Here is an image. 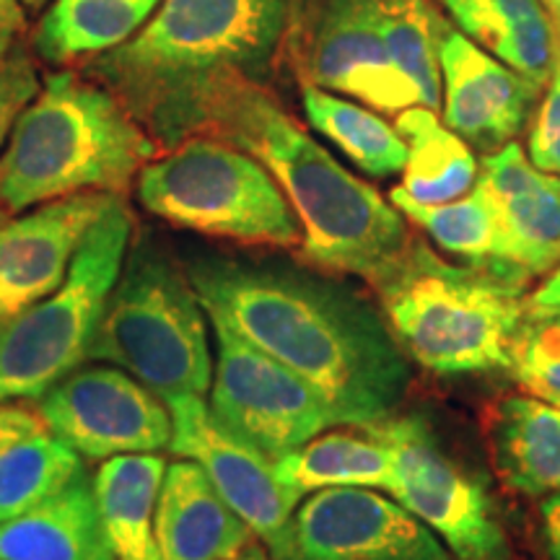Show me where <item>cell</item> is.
<instances>
[{"label": "cell", "instance_id": "obj_1", "mask_svg": "<svg viewBox=\"0 0 560 560\" xmlns=\"http://www.w3.org/2000/svg\"><path fill=\"white\" fill-rule=\"evenodd\" d=\"M190 280L210 319L301 376L338 425L382 423L408 395L410 363L387 322L330 280L208 260Z\"/></svg>", "mask_w": 560, "mask_h": 560}, {"label": "cell", "instance_id": "obj_2", "mask_svg": "<svg viewBox=\"0 0 560 560\" xmlns=\"http://www.w3.org/2000/svg\"><path fill=\"white\" fill-rule=\"evenodd\" d=\"M192 136L226 140L268 166L304 229L299 255L314 268L371 280L410 240L395 206L319 145L262 83L231 79L195 96L164 145Z\"/></svg>", "mask_w": 560, "mask_h": 560}, {"label": "cell", "instance_id": "obj_3", "mask_svg": "<svg viewBox=\"0 0 560 560\" xmlns=\"http://www.w3.org/2000/svg\"><path fill=\"white\" fill-rule=\"evenodd\" d=\"M296 0H161L136 37L83 62L156 143L202 91L262 83L285 52ZM265 86V83H262Z\"/></svg>", "mask_w": 560, "mask_h": 560}, {"label": "cell", "instance_id": "obj_4", "mask_svg": "<svg viewBox=\"0 0 560 560\" xmlns=\"http://www.w3.org/2000/svg\"><path fill=\"white\" fill-rule=\"evenodd\" d=\"M156 140L107 86L55 70L0 153V210L21 213L79 192L122 195Z\"/></svg>", "mask_w": 560, "mask_h": 560}, {"label": "cell", "instance_id": "obj_5", "mask_svg": "<svg viewBox=\"0 0 560 560\" xmlns=\"http://www.w3.org/2000/svg\"><path fill=\"white\" fill-rule=\"evenodd\" d=\"M405 355L433 374L511 366V342L529 301L522 280L478 265H454L410 236L369 280Z\"/></svg>", "mask_w": 560, "mask_h": 560}, {"label": "cell", "instance_id": "obj_6", "mask_svg": "<svg viewBox=\"0 0 560 560\" xmlns=\"http://www.w3.org/2000/svg\"><path fill=\"white\" fill-rule=\"evenodd\" d=\"M206 317L190 276L156 244L132 236L89 359L128 371L164 402L202 397L213 382Z\"/></svg>", "mask_w": 560, "mask_h": 560}, {"label": "cell", "instance_id": "obj_7", "mask_svg": "<svg viewBox=\"0 0 560 560\" xmlns=\"http://www.w3.org/2000/svg\"><path fill=\"white\" fill-rule=\"evenodd\" d=\"M138 202L172 226L244 244L301 249L304 229L260 159L213 136L153 156L136 177Z\"/></svg>", "mask_w": 560, "mask_h": 560}, {"label": "cell", "instance_id": "obj_8", "mask_svg": "<svg viewBox=\"0 0 560 560\" xmlns=\"http://www.w3.org/2000/svg\"><path fill=\"white\" fill-rule=\"evenodd\" d=\"M132 229L130 208L117 195L89 229L58 289L0 319V402L39 400L52 384L89 361Z\"/></svg>", "mask_w": 560, "mask_h": 560}, {"label": "cell", "instance_id": "obj_9", "mask_svg": "<svg viewBox=\"0 0 560 560\" xmlns=\"http://www.w3.org/2000/svg\"><path fill=\"white\" fill-rule=\"evenodd\" d=\"M361 431L380 436L395 457L387 495L423 522L457 560L514 558L488 488L446 454L423 418L392 416Z\"/></svg>", "mask_w": 560, "mask_h": 560}, {"label": "cell", "instance_id": "obj_10", "mask_svg": "<svg viewBox=\"0 0 560 560\" xmlns=\"http://www.w3.org/2000/svg\"><path fill=\"white\" fill-rule=\"evenodd\" d=\"M285 50L301 86L335 91L382 115L420 107L384 45L380 0H296Z\"/></svg>", "mask_w": 560, "mask_h": 560}, {"label": "cell", "instance_id": "obj_11", "mask_svg": "<svg viewBox=\"0 0 560 560\" xmlns=\"http://www.w3.org/2000/svg\"><path fill=\"white\" fill-rule=\"evenodd\" d=\"M210 325L215 369L208 408L229 431L278 462L338 425L325 400L301 376L249 346L223 322L210 319Z\"/></svg>", "mask_w": 560, "mask_h": 560}, {"label": "cell", "instance_id": "obj_12", "mask_svg": "<svg viewBox=\"0 0 560 560\" xmlns=\"http://www.w3.org/2000/svg\"><path fill=\"white\" fill-rule=\"evenodd\" d=\"M37 410L62 444L79 457L164 452L172 416L159 395L117 366H79L37 400Z\"/></svg>", "mask_w": 560, "mask_h": 560}, {"label": "cell", "instance_id": "obj_13", "mask_svg": "<svg viewBox=\"0 0 560 560\" xmlns=\"http://www.w3.org/2000/svg\"><path fill=\"white\" fill-rule=\"evenodd\" d=\"M276 560H457L408 509L374 488H322L291 516Z\"/></svg>", "mask_w": 560, "mask_h": 560}, {"label": "cell", "instance_id": "obj_14", "mask_svg": "<svg viewBox=\"0 0 560 560\" xmlns=\"http://www.w3.org/2000/svg\"><path fill=\"white\" fill-rule=\"evenodd\" d=\"M166 408L172 416L170 450L174 457L198 462L221 499L276 558L289 537L293 511L304 499L285 488L272 470V462L229 431L202 397H172Z\"/></svg>", "mask_w": 560, "mask_h": 560}, {"label": "cell", "instance_id": "obj_15", "mask_svg": "<svg viewBox=\"0 0 560 560\" xmlns=\"http://www.w3.org/2000/svg\"><path fill=\"white\" fill-rule=\"evenodd\" d=\"M115 198L79 192L21 213L0 210V317H13L58 289L89 229Z\"/></svg>", "mask_w": 560, "mask_h": 560}, {"label": "cell", "instance_id": "obj_16", "mask_svg": "<svg viewBox=\"0 0 560 560\" xmlns=\"http://www.w3.org/2000/svg\"><path fill=\"white\" fill-rule=\"evenodd\" d=\"M439 66L444 125L470 149L493 153L527 128L542 89L459 30L441 39Z\"/></svg>", "mask_w": 560, "mask_h": 560}, {"label": "cell", "instance_id": "obj_17", "mask_svg": "<svg viewBox=\"0 0 560 560\" xmlns=\"http://www.w3.org/2000/svg\"><path fill=\"white\" fill-rule=\"evenodd\" d=\"M478 185L499 221V262L529 280L560 265V177L540 172L516 140L486 153Z\"/></svg>", "mask_w": 560, "mask_h": 560}, {"label": "cell", "instance_id": "obj_18", "mask_svg": "<svg viewBox=\"0 0 560 560\" xmlns=\"http://www.w3.org/2000/svg\"><path fill=\"white\" fill-rule=\"evenodd\" d=\"M153 532L159 560H229L257 542L192 459L166 465Z\"/></svg>", "mask_w": 560, "mask_h": 560}, {"label": "cell", "instance_id": "obj_19", "mask_svg": "<svg viewBox=\"0 0 560 560\" xmlns=\"http://www.w3.org/2000/svg\"><path fill=\"white\" fill-rule=\"evenodd\" d=\"M0 560H117L86 467L47 501L0 522Z\"/></svg>", "mask_w": 560, "mask_h": 560}, {"label": "cell", "instance_id": "obj_20", "mask_svg": "<svg viewBox=\"0 0 560 560\" xmlns=\"http://www.w3.org/2000/svg\"><path fill=\"white\" fill-rule=\"evenodd\" d=\"M457 30L535 86H548L558 24L545 0H439Z\"/></svg>", "mask_w": 560, "mask_h": 560}, {"label": "cell", "instance_id": "obj_21", "mask_svg": "<svg viewBox=\"0 0 560 560\" xmlns=\"http://www.w3.org/2000/svg\"><path fill=\"white\" fill-rule=\"evenodd\" d=\"M490 459L503 486L524 495L560 490V408L540 397L511 395L486 420Z\"/></svg>", "mask_w": 560, "mask_h": 560}, {"label": "cell", "instance_id": "obj_22", "mask_svg": "<svg viewBox=\"0 0 560 560\" xmlns=\"http://www.w3.org/2000/svg\"><path fill=\"white\" fill-rule=\"evenodd\" d=\"M166 459L161 452L120 454L96 470L94 495L117 560H159L156 506Z\"/></svg>", "mask_w": 560, "mask_h": 560}, {"label": "cell", "instance_id": "obj_23", "mask_svg": "<svg viewBox=\"0 0 560 560\" xmlns=\"http://www.w3.org/2000/svg\"><path fill=\"white\" fill-rule=\"evenodd\" d=\"M161 0H52L39 19L32 50L50 66L86 62L143 30Z\"/></svg>", "mask_w": 560, "mask_h": 560}, {"label": "cell", "instance_id": "obj_24", "mask_svg": "<svg viewBox=\"0 0 560 560\" xmlns=\"http://www.w3.org/2000/svg\"><path fill=\"white\" fill-rule=\"evenodd\" d=\"M397 130L408 143L402 182L389 195L418 206H444L465 198L478 185L480 166L470 145L439 120L429 107L397 115Z\"/></svg>", "mask_w": 560, "mask_h": 560}, {"label": "cell", "instance_id": "obj_25", "mask_svg": "<svg viewBox=\"0 0 560 560\" xmlns=\"http://www.w3.org/2000/svg\"><path fill=\"white\" fill-rule=\"evenodd\" d=\"M272 470L301 499L322 488H374L389 493L395 457L374 433L330 431L272 462Z\"/></svg>", "mask_w": 560, "mask_h": 560}, {"label": "cell", "instance_id": "obj_26", "mask_svg": "<svg viewBox=\"0 0 560 560\" xmlns=\"http://www.w3.org/2000/svg\"><path fill=\"white\" fill-rule=\"evenodd\" d=\"M301 107L312 128L369 177L387 179L405 170L408 143L382 112L317 86H301Z\"/></svg>", "mask_w": 560, "mask_h": 560}, {"label": "cell", "instance_id": "obj_27", "mask_svg": "<svg viewBox=\"0 0 560 560\" xmlns=\"http://www.w3.org/2000/svg\"><path fill=\"white\" fill-rule=\"evenodd\" d=\"M384 45L395 68L416 91L420 107H441L439 47L452 30L439 0H380Z\"/></svg>", "mask_w": 560, "mask_h": 560}, {"label": "cell", "instance_id": "obj_28", "mask_svg": "<svg viewBox=\"0 0 560 560\" xmlns=\"http://www.w3.org/2000/svg\"><path fill=\"white\" fill-rule=\"evenodd\" d=\"M389 200L444 252L462 257L467 265L499 270L503 276L522 280L499 262V221H495L493 202L480 185H475L465 198L444 202V206H418L395 195H389Z\"/></svg>", "mask_w": 560, "mask_h": 560}, {"label": "cell", "instance_id": "obj_29", "mask_svg": "<svg viewBox=\"0 0 560 560\" xmlns=\"http://www.w3.org/2000/svg\"><path fill=\"white\" fill-rule=\"evenodd\" d=\"M83 470L81 457L42 429L0 454V522L16 520L66 488Z\"/></svg>", "mask_w": 560, "mask_h": 560}, {"label": "cell", "instance_id": "obj_30", "mask_svg": "<svg viewBox=\"0 0 560 560\" xmlns=\"http://www.w3.org/2000/svg\"><path fill=\"white\" fill-rule=\"evenodd\" d=\"M509 369L529 395L560 405V306L529 299L511 342Z\"/></svg>", "mask_w": 560, "mask_h": 560}, {"label": "cell", "instance_id": "obj_31", "mask_svg": "<svg viewBox=\"0 0 560 560\" xmlns=\"http://www.w3.org/2000/svg\"><path fill=\"white\" fill-rule=\"evenodd\" d=\"M39 75L30 47L16 45L0 58V149L9 143V136L19 115L30 107L39 94Z\"/></svg>", "mask_w": 560, "mask_h": 560}, {"label": "cell", "instance_id": "obj_32", "mask_svg": "<svg viewBox=\"0 0 560 560\" xmlns=\"http://www.w3.org/2000/svg\"><path fill=\"white\" fill-rule=\"evenodd\" d=\"M558 24V58L552 75L548 81V94L537 109L535 122L529 130V151L527 156L540 172L560 177V19Z\"/></svg>", "mask_w": 560, "mask_h": 560}, {"label": "cell", "instance_id": "obj_33", "mask_svg": "<svg viewBox=\"0 0 560 560\" xmlns=\"http://www.w3.org/2000/svg\"><path fill=\"white\" fill-rule=\"evenodd\" d=\"M42 429H47L37 408L16 402H0V454L16 441L32 436Z\"/></svg>", "mask_w": 560, "mask_h": 560}, {"label": "cell", "instance_id": "obj_34", "mask_svg": "<svg viewBox=\"0 0 560 560\" xmlns=\"http://www.w3.org/2000/svg\"><path fill=\"white\" fill-rule=\"evenodd\" d=\"M24 19L21 0H0V58L16 45L19 34L24 32Z\"/></svg>", "mask_w": 560, "mask_h": 560}, {"label": "cell", "instance_id": "obj_35", "mask_svg": "<svg viewBox=\"0 0 560 560\" xmlns=\"http://www.w3.org/2000/svg\"><path fill=\"white\" fill-rule=\"evenodd\" d=\"M542 516V535L545 545H548L550 560H560V490L558 493H548L540 503Z\"/></svg>", "mask_w": 560, "mask_h": 560}, {"label": "cell", "instance_id": "obj_36", "mask_svg": "<svg viewBox=\"0 0 560 560\" xmlns=\"http://www.w3.org/2000/svg\"><path fill=\"white\" fill-rule=\"evenodd\" d=\"M532 301L542 306H560V265L550 272V278L545 280V285H540V291L532 296Z\"/></svg>", "mask_w": 560, "mask_h": 560}, {"label": "cell", "instance_id": "obj_37", "mask_svg": "<svg viewBox=\"0 0 560 560\" xmlns=\"http://www.w3.org/2000/svg\"><path fill=\"white\" fill-rule=\"evenodd\" d=\"M229 560H276L270 556V550L265 548V545L257 540V542H252L249 548H244L240 556H234V558H229Z\"/></svg>", "mask_w": 560, "mask_h": 560}, {"label": "cell", "instance_id": "obj_38", "mask_svg": "<svg viewBox=\"0 0 560 560\" xmlns=\"http://www.w3.org/2000/svg\"><path fill=\"white\" fill-rule=\"evenodd\" d=\"M50 3H52V0H21V5H24V9L32 11V13H39L42 9H47Z\"/></svg>", "mask_w": 560, "mask_h": 560}, {"label": "cell", "instance_id": "obj_39", "mask_svg": "<svg viewBox=\"0 0 560 560\" xmlns=\"http://www.w3.org/2000/svg\"><path fill=\"white\" fill-rule=\"evenodd\" d=\"M545 5H548V9H550V13H552V16H556V19H560V0H545Z\"/></svg>", "mask_w": 560, "mask_h": 560}, {"label": "cell", "instance_id": "obj_40", "mask_svg": "<svg viewBox=\"0 0 560 560\" xmlns=\"http://www.w3.org/2000/svg\"><path fill=\"white\" fill-rule=\"evenodd\" d=\"M558 408H560V405H558Z\"/></svg>", "mask_w": 560, "mask_h": 560}, {"label": "cell", "instance_id": "obj_41", "mask_svg": "<svg viewBox=\"0 0 560 560\" xmlns=\"http://www.w3.org/2000/svg\"><path fill=\"white\" fill-rule=\"evenodd\" d=\"M0 319H3V317H0Z\"/></svg>", "mask_w": 560, "mask_h": 560}]
</instances>
